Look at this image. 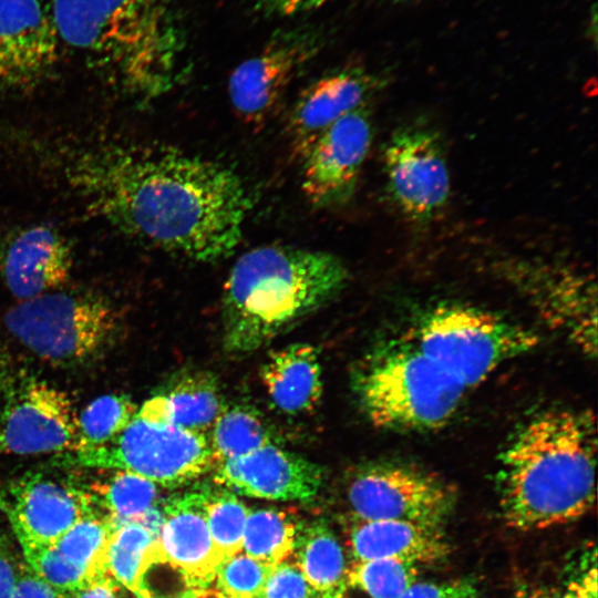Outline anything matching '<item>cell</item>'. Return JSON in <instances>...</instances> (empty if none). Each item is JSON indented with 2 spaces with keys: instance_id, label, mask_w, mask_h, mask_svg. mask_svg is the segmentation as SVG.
Here are the masks:
<instances>
[{
  "instance_id": "obj_25",
  "label": "cell",
  "mask_w": 598,
  "mask_h": 598,
  "mask_svg": "<svg viewBox=\"0 0 598 598\" xmlns=\"http://www.w3.org/2000/svg\"><path fill=\"white\" fill-rule=\"evenodd\" d=\"M162 395L174 424L206 435L225 405L216 378L204 371L182 374Z\"/></svg>"
},
{
  "instance_id": "obj_37",
  "label": "cell",
  "mask_w": 598,
  "mask_h": 598,
  "mask_svg": "<svg viewBox=\"0 0 598 598\" xmlns=\"http://www.w3.org/2000/svg\"><path fill=\"white\" fill-rule=\"evenodd\" d=\"M10 598H66V596L42 580L24 564L20 567Z\"/></svg>"
},
{
  "instance_id": "obj_32",
  "label": "cell",
  "mask_w": 598,
  "mask_h": 598,
  "mask_svg": "<svg viewBox=\"0 0 598 598\" xmlns=\"http://www.w3.org/2000/svg\"><path fill=\"white\" fill-rule=\"evenodd\" d=\"M249 511L230 491H206V520L215 548L223 559L241 551Z\"/></svg>"
},
{
  "instance_id": "obj_2",
  "label": "cell",
  "mask_w": 598,
  "mask_h": 598,
  "mask_svg": "<svg viewBox=\"0 0 598 598\" xmlns=\"http://www.w3.org/2000/svg\"><path fill=\"white\" fill-rule=\"evenodd\" d=\"M597 432L588 410L553 409L529 419L499 462L502 516L518 530L569 523L595 503Z\"/></svg>"
},
{
  "instance_id": "obj_21",
  "label": "cell",
  "mask_w": 598,
  "mask_h": 598,
  "mask_svg": "<svg viewBox=\"0 0 598 598\" xmlns=\"http://www.w3.org/2000/svg\"><path fill=\"white\" fill-rule=\"evenodd\" d=\"M441 526L405 520H353L347 524V545L352 561L393 558L413 564L444 559L448 544Z\"/></svg>"
},
{
  "instance_id": "obj_3",
  "label": "cell",
  "mask_w": 598,
  "mask_h": 598,
  "mask_svg": "<svg viewBox=\"0 0 598 598\" xmlns=\"http://www.w3.org/2000/svg\"><path fill=\"white\" fill-rule=\"evenodd\" d=\"M59 38L112 84L142 100L182 74L187 37L174 0H53Z\"/></svg>"
},
{
  "instance_id": "obj_42",
  "label": "cell",
  "mask_w": 598,
  "mask_h": 598,
  "mask_svg": "<svg viewBox=\"0 0 598 598\" xmlns=\"http://www.w3.org/2000/svg\"><path fill=\"white\" fill-rule=\"evenodd\" d=\"M346 590H333L320 594L317 598H344Z\"/></svg>"
},
{
  "instance_id": "obj_5",
  "label": "cell",
  "mask_w": 598,
  "mask_h": 598,
  "mask_svg": "<svg viewBox=\"0 0 598 598\" xmlns=\"http://www.w3.org/2000/svg\"><path fill=\"white\" fill-rule=\"evenodd\" d=\"M370 421L395 431H427L444 425L468 391L410 341L371 353L353 379Z\"/></svg>"
},
{
  "instance_id": "obj_18",
  "label": "cell",
  "mask_w": 598,
  "mask_h": 598,
  "mask_svg": "<svg viewBox=\"0 0 598 598\" xmlns=\"http://www.w3.org/2000/svg\"><path fill=\"white\" fill-rule=\"evenodd\" d=\"M206 491L186 493L164 503L157 539L158 564H168L193 588L207 587L224 560L206 520Z\"/></svg>"
},
{
  "instance_id": "obj_26",
  "label": "cell",
  "mask_w": 598,
  "mask_h": 598,
  "mask_svg": "<svg viewBox=\"0 0 598 598\" xmlns=\"http://www.w3.org/2000/svg\"><path fill=\"white\" fill-rule=\"evenodd\" d=\"M111 475L82 488L95 511L110 518L116 526L136 520L161 501L159 486L125 471H110Z\"/></svg>"
},
{
  "instance_id": "obj_8",
  "label": "cell",
  "mask_w": 598,
  "mask_h": 598,
  "mask_svg": "<svg viewBox=\"0 0 598 598\" xmlns=\"http://www.w3.org/2000/svg\"><path fill=\"white\" fill-rule=\"evenodd\" d=\"M4 323L38 357L54 363H78L111 341L117 317L102 297L51 291L21 300L7 311Z\"/></svg>"
},
{
  "instance_id": "obj_35",
  "label": "cell",
  "mask_w": 598,
  "mask_h": 598,
  "mask_svg": "<svg viewBox=\"0 0 598 598\" xmlns=\"http://www.w3.org/2000/svg\"><path fill=\"white\" fill-rule=\"evenodd\" d=\"M319 595L298 565L287 558L272 567L259 598H317Z\"/></svg>"
},
{
  "instance_id": "obj_30",
  "label": "cell",
  "mask_w": 598,
  "mask_h": 598,
  "mask_svg": "<svg viewBox=\"0 0 598 598\" xmlns=\"http://www.w3.org/2000/svg\"><path fill=\"white\" fill-rule=\"evenodd\" d=\"M114 528L110 518L93 511L73 524L53 546L66 559L96 577L106 574L104 557Z\"/></svg>"
},
{
  "instance_id": "obj_16",
  "label": "cell",
  "mask_w": 598,
  "mask_h": 598,
  "mask_svg": "<svg viewBox=\"0 0 598 598\" xmlns=\"http://www.w3.org/2000/svg\"><path fill=\"white\" fill-rule=\"evenodd\" d=\"M60 38L40 0H0V90L30 91L59 59Z\"/></svg>"
},
{
  "instance_id": "obj_14",
  "label": "cell",
  "mask_w": 598,
  "mask_h": 598,
  "mask_svg": "<svg viewBox=\"0 0 598 598\" xmlns=\"http://www.w3.org/2000/svg\"><path fill=\"white\" fill-rule=\"evenodd\" d=\"M95 511L81 488L41 473H29L0 489V512L20 546L52 545Z\"/></svg>"
},
{
  "instance_id": "obj_9",
  "label": "cell",
  "mask_w": 598,
  "mask_h": 598,
  "mask_svg": "<svg viewBox=\"0 0 598 598\" xmlns=\"http://www.w3.org/2000/svg\"><path fill=\"white\" fill-rule=\"evenodd\" d=\"M353 520H405L441 526L453 509V491L440 477L401 463L358 468L346 487Z\"/></svg>"
},
{
  "instance_id": "obj_39",
  "label": "cell",
  "mask_w": 598,
  "mask_h": 598,
  "mask_svg": "<svg viewBox=\"0 0 598 598\" xmlns=\"http://www.w3.org/2000/svg\"><path fill=\"white\" fill-rule=\"evenodd\" d=\"M525 598H597V571L595 564L569 582L561 592L536 591Z\"/></svg>"
},
{
  "instance_id": "obj_22",
  "label": "cell",
  "mask_w": 598,
  "mask_h": 598,
  "mask_svg": "<svg viewBox=\"0 0 598 598\" xmlns=\"http://www.w3.org/2000/svg\"><path fill=\"white\" fill-rule=\"evenodd\" d=\"M260 378L274 406L286 414L312 411L322 395L319 354L309 343H291L269 353Z\"/></svg>"
},
{
  "instance_id": "obj_24",
  "label": "cell",
  "mask_w": 598,
  "mask_h": 598,
  "mask_svg": "<svg viewBox=\"0 0 598 598\" xmlns=\"http://www.w3.org/2000/svg\"><path fill=\"white\" fill-rule=\"evenodd\" d=\"M157 536L137 520L115 526L107 543L104 566L106 574L140 598H155L145 578L157 560Z\"/></svg>"
},
{
  "instance_id": "obj_10",
  "label": "cell",
  "mask_w": 598,
  "mask_h": 598,
  "mask_svg": "<svg viewBox=\"0 0 598 598\" xmlns=\"http://www.w3.org/2000/svg\"><path fill=\"white\" fill-rule=\"evenodd\" d=\"M443 146L437 131L419 122L396 128L384 145L388 193L414 224L431 223L447 203L451 179Z\"/></svg>"
},
{
  "instance_id": "obj_36",
  "label": "cell",
  "mask_w": 598,
  "mask_h": 598,
  "mask_svg": "<svg viewBox=\"0 0 598 598\" xmlns=\"http://www.w3.org/2000/svg\"><path fill=\"white\" fill-rule=\"evenodd\" d=\"M400 598H480V592L471 580L444 582L416 580Z\"/></svg>"
},
{
  "instance_id": "obj_34",
  "label": "cell",
  "mask_w": 598,
  "mask_h": 598,
  "mask_svg": "<svg viewBox=\"0 0 598 598\" xmlns=\"http://www.w3.org/2000/svg\"><path fill=\"white\" fill-rule=\"evenodd\" d=\"M272 567L239 551L218 566L216 589L226 598H259Z\"/></svg>"
},
{
  "instance_id": "obj_29",
  "label": "cell",
  "mask_w": 598,
  "mask_h": 598,
  "mask_svg": "<svg viewBox=\"0 0 598 598\" xmlns=\"http://www.w3.org/2000/svg\"><path fill=\"white\" fill-rule=\"evenodd\" d=\"M138 406L127 394H106L91 403L78 415V433L72 451L103 446L122 433Z\"/></svg>"
},
{
  "instance_id": "obj_43",
  "label": "cell",
  "mask_w": 598,
  "mask_h": 598,
  "mask_svg": "<svg viewBox=\"0 0 598 598\" xmlns=\"http://www.w3.org/2000/svg\"><path fill=\"white\" fill-rule=\"evenodd\" d=\"M181 598H188L187 592L184 594Z\"/></svg>"
},
{
  "instance_id": "obj_19",
  "label": "cell",
  "mask_w": 598,
  "mask_h": 598,
  "mask_svg": "<svg viewBox=\"0 0 598 598\" xmlns=\"http://www.w3.org/2000/svg\"><path fill=\"white\" fill-rule=\"evenodd\" d=\"M72 265V249L66 238L44 224L18 230L0 251L2 278L10 292L21 300L64 285Z\"/></svg>"
},
{
  "instance_id": "obj_4",
  "label": "cell",
  "mask_w": 598,
  "mask_h": 598,
  "mask_svg": "<svg viewBox=\"0 0 598 598\" xmlns=\"http://www.w3.org/2000/svg\"><path fill=\"white\" fill-rule=\"evenodd\" d=\"M349 280L333 254L260 246L241 255L224 286L223 342L227 352H254L338 295Z\"/></svg>"
},
{
  "instance_id": "obj_13",
  "label": "cell",
  "mask_w": 598,
  "mask_h": 598,
  "mask_svg": "<svg viewBox=\"0 0 598 598\" xmlns=\"http://www.w3.org/2000/svg\"><path fill=\"white\" fill-rule=\"evenodd\" d=\"M372 142V123L365 105L339 118L301 155V188L320 207L348 202Z\"/></svg>"
},
{
  "instance_id": "obj_44",
  "label": "cell",
  "mask_w": 598,
  "mask_h": 598,
  "mask_svg": "<svg viewBox=\"0 0 598 598\" xmlns=\"http://www.w3.org/2000/svg\"><path fill=\"white\" fill-rule=\"evenodd\" d=\"M137 598H140V597H137Z\"/></svg>"
},
{
  "instance_id": "obj_20",
  "label": "cell",
  "mask_w": 598,
  "mask_h": 598,
  "mask_svg": "<svg viewBox=\"0 0 598 598\" xmlns=\"http://www.w3.org/2000/svg\"><path fill=\"white\" fill-rule=\"evenodd\" d=\"M378 84V78L363 68L346 66L309 85L289 117L288 135L295 154L300 158L330 125L365 105Z\"/></svg>"
},
{
  "instance_id": "obj_31",
  "label": "cell",
  "mask_w": 598,
  "mask_h": 598,
  "mask_svg": "<svg viewBox=\"0 0 598 598\" xmlns=\"http://www.w3.org/2000/svg\"><path fill=\"white\" fill-rule=\"evenodd\" d=\"M419 577V565L411 561L382 558L352 561L348 586L358 587L370 598H400Z\"/></svg>"
},
{
  "instance_id": "obj_15",
  "label": "cell",
  "mask_w": 598,
  "mask_h": 598,
  "mask_svg": "<svg viewBox=\"0 0 598 598\" xmlns=\"http://www.w3.org/2000/svg\"><path fill=\"white\" fill-rule=\"evenodd\" d=\"M507 277L514 279L548 323L582 352L596 355L595 282L570 269L538 262H518Z\"/></svg>"
},
{
  "instance_id": "obj_11",
  "label": "cell",
  "mask_w": 598,
  "mask_h": 598,
  "mask_svg": "<svg viewBox=\"0 0 598 598\" xmlns=\"http://www.w3.org/2000/svg\"><path fill=\"white\" fill-rule=\"evenodd\" d=\"M324 43L315 25L276 31L262 49L243 61L230 74L228 94L237 115L259 126L272 114L298 71Z\"/></svg>"
},
{
  "instance_id": "obj_28",
  "label": "cell",
  "mask_w": 598,
  "mask_h": 598,
  "mask_svg": "<svg viewBox=\"0 0 598 598\" xmlns=\"http://www.w3.org/2000/svg\"><path fill=\"white\" fill-rule=\"evenodd\" d=\"M298 526L297 519L282 511H249L241 551L264 564L275 566L291 555Z\"/></svg>"
},
{
  "instance_id": "obj_40",
  "label": "cell",
  "mask_w": 598,
  "mask_h": 598,
  "mask_svg": "<svg viewBox=\"0 0 598 598\" xmlns=\"http://www.w3.org/2000/svg\"><path fill=\"white\" fill-rule=\"evenodd\" d=\"M330 1L332 0H256V6L270 16L290 17L320 8Z\"/></svg>"
},
{
  "instance_id": "obj_7",
  "label": "cell",
  "mask_w": 598,
  "mask_h": 598,
  "mask_svg": "<svg viewBox=\"0 0 598 598\" xmlns=\"http://www.w3.org/2000/svg\"><path fill=\"white\" fill-rule=\"evenodd\" d=\"M411 341L470 390L499 365L533 350L538 337L491 311L446 303L421 319Z\"/></svg>"
},
{
  "instance_id": "obj_27",
  "label": "cell",
  "mask_w": 598,
  "mask_h": 598,
  "mask_svg": "<svg viewBox=\"0 0 598 598\" xmlns=\"http://www.w3.org/2000/svg\"><path fill=\"white\" fill-rule=\"evenodd\" d=\"M216 465L275 443L272 433L251 406L224 405L207 434Z\"/></svg>"
},
{
  "instance_id": "obj_12",
  "label": "cell",
  "mask_w": 598,
  "mask_h": 598,
  "mask_svg": "<svg viewBox=\"0 0 598 598\" xmlns=\"http://www.w3.org/2000/svg\"><path fill=\"white\" fill-rule=\"evenodd\" d=\"M78 414L66 393L35 378L17 382L0 415V455L69 452Z\"/></svg>"
},
{
  "instance_id": "obj_41",
  "label": "cell",
  "mask_w": 598,
  "mask_h": 598,
  "mask_svg": "<svg viewBox=\"0 0 598 598\" xmlns=\"http://www.w3.org/2000/svg\"><path fill=\"white\" fill-rule=\"evenodd\" d=\"M116 587L117 584L107 574H103L92 578L66 598H117Z\"/></svg>"
},
{
  "instance_id": "obj_17",
  "label": "cell",
  "mask_w": 598,
  "mask_h": 598,
  "mask_svg": "<svg viewBox=\"0 0 598 598\" xmlns=\"http://www.w3.org/2000/svg\"><path fill=\"white\" fill-rule=\"evenodd\" d=\"M215 481L235 494L270 501H313L323 485V467L276 443L214 467Z\"/></svg>"
},
{
  "instance_id": "obj_38",
  "label": "cell",
  "mask_w": 598,
  "mask_h": 598,
  "mask_svg": "<svg viewBox=\"0 0 598 598\" xmlns=\"http://www.w3.org/2000/svg\"><path fill=\"white\" fill-rule=\"evenodd\" d=\"M20 567L13 544L0 525V598L11 597Z\"/></svg>"
},
{
  "instance_id": "obj_33",
  "label": "cell",
  "mask_w": 598,
  "mask_h": 598,
  "mask_svg": "<svg viewBox=\"0 0 598 598\" xmlns=\"http://www.w3.org/2000/svg\"><path fill=\"white\" fill-rule=\"evenodd\" d=\"M25 565L42 580L68 596L94 578L90 571L73 564L52 545L20 546Z\"/></svg>"
},
{
  "instance_id": "obj_6",
  "label": "cell",
  "mask_w": 598,
  "mask_h": 598,
  "mask_svg": "<svg viewBox=\"0 0 598 598\" xmlns=\"http://www.w3.org/2000/svg\"><path fill=\"white\" fill-rule=\"evenodd\" d=\"M58 463L125 471L168 488L190 483L216 466L207 435L174 424L162 394L138 408L126 429L107 444L64 452Z\"/></svg>"
},
{
  "instance_id": "obj_1",
  "label": "cell",
  "mask_w": 598,
  "mask_h": 598,
  "mask_svg": "<svg viewBox=\"0 0 598 598\" xmlns=\"http://www.w3.org/2000/svg\"><path fill=\"white\" fill-rule=\"evenodd\" d=\"M31 164L118 233L195 261L229 256L250 208L233 169L164 144L44 134Z\"/></svg>"
},
{
  "instance_id": "obj_23",
  "label": "cell",
  "mask_w": 598,
  "mask_h": 598,
  "mask_svg": "<svg viewBox=\"0 0 598 598\" xmlns=\"http://www.w3.org/2000/svg\"><path fill=\"white\" fill-rule=\"evenodd\" d=\"M291 555L319 594L346 590L350 561L337 535L324 520L299 523Z\"/></svg>"
}]
</instances>
